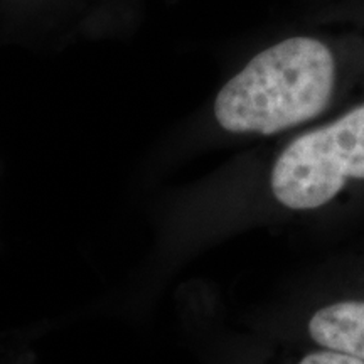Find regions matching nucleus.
I'll return each mask as SVG.
<instances>
[{"label":"nucleus","mask_w":364,"mask_h":364,"mask_svg":"<svg viewBox=\"0 0 364 364\" xmlns=\"http://www.w3.org/2000/svg\"><path fill=\"white\" fill-rule=\"evenodd\" d=\"M334 88L331 49L314 38H290L257 54L223 86L215 117L231 134L273 135L321 115Z\"/></svg>","instance_id":"1"},{"label":"nucleus","mask_w":364,"mask_h":364,"mask_svg":"<svg viewBox=\"0 0 364 364\" xmlns=\"http://www.w3.org/2000/svg\"><path fill=\"white\" fill-rule=\"evenodd\" d=\"M364 181V103L297 136L270 174L273 198L292 211H314Z\"/></svg>","instance_id":"2"},{"label":"nucleus","mask_w":364,"mask_h":364,"mask_svg":"<svg viewBox=\"0 0 364 364\" xmlns=\"http://www.w3.org/2000/svg\"><path fill=\"white\" fill-rule=\"evenodd\" d=\"M311 339L331 349L364 361V299H348L317 309L309 318Z\"/></svg>","instance_id":"3"},{"label":"nucleus","mask_w":364,"mask_h":364,"mask_svg":"<svg viewBox=\"0 0 364 364\" xmlns=\"http://www.w3.org/2000/svg\"><path fill=\"white\" fill-rule=\"evenodd\" d=\"M299 364H364V361L358 358L348 356V354L321 348V351L307 354Z\"/></svg>","instance_id":"4"}]
</instances>
